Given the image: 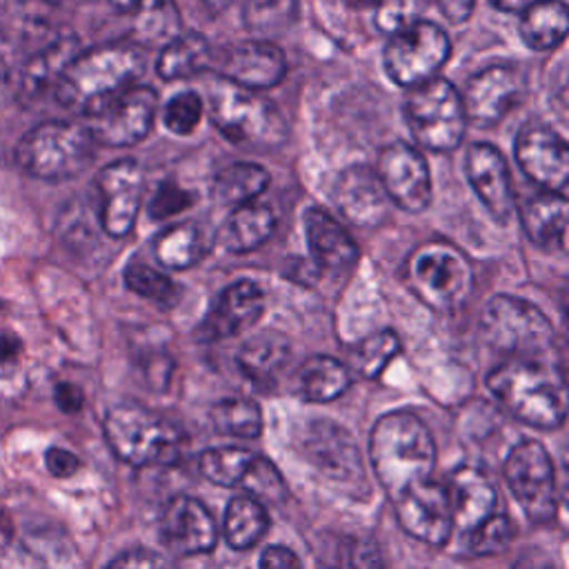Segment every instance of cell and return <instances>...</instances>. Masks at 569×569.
Segmentation results:
<instances>
[{
  "label": "cell",
  "mask_w": 569,
  "mask_h": 569,
  "mask_svg": "<svg viewBox=\"0 0 569 569\" xmlns=\"http://www.w3.org/2000/svg\"><path fill=\"white\" fill-rule=\"evenodd\" d=\"M465 176L493 220L505 224L513 213L511 173L505 156L489 142H473L465 151Z\"/></svg>",
  "instance_id": "20"
},
{
  "label": "cell",
  "mask_w": 569,
  "mask_h": 569,
  "mask_svg": "<svg viewBox=\"0 0 569 569\" xmlns=\"http://www.w3.org/2000/svg\"><path fill=\"white\" fill-rule=\"evenodd\" d=\"M56 405L64 411V413H76L82 409L84 405V396L80 391V387L71 385V382H60L56 387Z\"/></svg>",
  "instance_id": "53"
},
{
  "label": "cell",
  "mask_w": 569,
  "mask_h": 569,
  "mask_svg": "<svg viewBox=\"0 0 569 569\" xmlns=\"http://www.w3.org/2000/svg\"><path fill=\"white\" fill-rule=\"evenodd\" d=\"M107 569H176L164 556L149 549H129L116 556Z\"/></svg>",
  "instance_id": "46"
},
{
  "label": "cell",
  "mask_w": 569,
  "mask_h": 569,
  "mask_svg": "<svg viewBox=\"0 0 569 569\" xmlns=\"http://www.w3.org/2000/svg\"><path fill=\"white\" fill-rule=\"evenodd\" d=\"M191 200H193V196L187 189H182L173 182H162L149 202V216L153 220H167V218L180 213L182 209H187L191 204Z\"/></svg>",
  "instance_id": "45"
},
{
  "label": "cell",
  "mask_w": 569,
  "mask_h": 569,
  "mask_svg": "<svg viewBox=\"0 0 569 569\" xmlns=\"http://www.w3.org/2000/svg\"><path fill=\"white\" fill-rule=\"evenodd\" d=\"M291 347L280 333H260L242 345L238 351V367L247 380L267 389L289 362Z\"/></svg>",
  "instance_id": "29"
},
{
  "label": "cell",
  "mask_w": 569,
  "mask_h": 569,
  "mask_svg": "<svg viewBox=\"0 0 569 569\" xmlns=\"http://www.w3.org/2000/svg\"><path fill=\"white\" fill-rule=\"evenodd\" d=\"M209 118L220 136L238 147L273 151L287 140L284 118L269 98L222 78L209 84Z\"/></svg>",
  "instance_id": "4"
},
{
  "label": "cell",
  "mask_w": 569,
  "mask_h": 569,
  "mask_svg": "<svg viewBox=\"0 0 569 569\" xmlns=\"http://www.w3.org/2000/svg\"><path fill=\"white\" fill-rule=\"evenodd\" d=\"M362 2H373V0H362Z\"/></svg>",
  "instance_id": "58"
},
{
  "label": "cell",
  "mask_w": 569,
  "mask_h": 569,
  "mask_svg": "<svg viewBox=\"0 0 569 569\" xmlns=\"http://www.w3.org/2000/svg\"><path fill=\"white\" fill-rule=\"evenodd\" d=\"M373 22L378 31L393 36L418 20V0H373Z\"/></svg>",
  "instance_id": "44"
},
{
  "label": "cell",
  "mask_w": 569,
  "mask_h": 569,
  "mask_svg": "<svg viewBox=\"0 0 569 569\" xmlns=\"http://www.w3.org/2000/svg\"><path fill=\"white\" fill-rule=\"evenodd\" d=\"M160 540L178 556L209 553L218 542L211 511L191 496L171 498L160 516Z\"/></svg>",
  "instance_id": "21"
},
{
  "label": "cell",
  "mask_w": 569,
  "mask_h": 569,
  "mask_svg": "<svg viewBox=\"0 0 569 569\" xmlns=\"http://www.w3.org/2000/svg\"><path fill=\"white\" fill-rule=\"evenodd\" d=\"M349 569H385V558L378 542L371 538L351 540Z\"/></svg>",
  "instance_id": "47"
},
{
  "label": "cell",
  "mask_w": 569,
  "mask_h": 569,
  "mask_svg": "<svg viewBox=\"0 0 569 569\" xmlns=\"http://www.w3.org/2000/svg\"><path fill=\"white\" fill-rule=\"evenodd\" d=\"M22 353V342L11 331H0V376H9Z\"/></svg>",
  "instance_id": "50"
},
{
  "label": "cell",
  "mask_w": 569,
  "mask_h": 569,
  "mask_svg": "<svg viewBox=\"0 0 569 569\" xmlns=\"http://www.w3.org/2000/svg\"><path fill=\"white\" fill-rule=\"evenodd\" d=\"M505 480L531 522L553 520L558 507L556 473L547 449L538 440H525L509 451Z\"/></svg>",
  "instance_id": "11"
},
{
  "label": "cell",
  "mask_w": 569,
  "mask_h": 569,
  "mask_svg": "<svg viewBox=\"0 0 569 569\" xmlns=\"http://www.w3.org/2000/svg\"><path fill=\"white\" fill-rule=\"evenodd\" d=\"M269 527L267 509L251 496L231 498L224 511V538L236 551L251 549Z\"/></svg>",
  "instance_id": "35"
},
{
  "label": "cell",
  "mask_w": 569,
  "mask_h": 569,
  "mask_svg": "<svg viewBox=\"0 0 569 569\" xmlns=\"http://www.w3.org/2000/svg\"><path fill=\"white\" fill-rule=\"evenodd\" d=\"M405 122L413 140L433 153H449L460 147L467 118L460 91L445 78H431L411 87L405 98Z\"/></svg>",
  "instance_id": "9"
},
{
  "label": "cell",
  "mask_w": 569,
  "mask_h": 569,
  "mask_svg": "<svg viewBox=\"0 0 569 569\" xmlns=\"http://www.w3.org/2000/svg\"><path fill=\"white\" fill-rule=\"evenodd\" d=\"M207 251H209V238L204 229L193 220L164 229L153 244L156 260L162 267L176 269V271L193 267L204 258Z\"/></svg>",
  "instance_id": "31"
},
{
  "label": "cell",
  "mask_w": 569,
  "mask_h": 569,
  "mask_svg": "<svg viewBox=\"0 0 569 569\" xmlns=\"http://www.w3.org/2000/svg\"><path fill=\"white\" fill-rule=\"evenodd\" d=\"M449 36L436 22L416 20L402 31L389 36L382 64L398 87L411 89L436 78L449 60Z\"/></svg>",
  "instance_id": "10"
},
{
  "label": "cell",
  "mask_w": 569,
  "mask_h": 569,
  "mask_svg": "<svg viewBox=\"0 0 569 569\" xmlns=\"http://www.w3.org/2000/svg\"><path fill=\"white\" fill-rule=\"evenodd\" d=\"M9 538H11V522L4 513H0V549L7 547Z\"/></svg>",
  "instance_id": "55"
},
{
  "label": "cell",
  "mask_w": 569,
  "mask_h": 569,
  "mask_svg": "<svg viewBox=\"0 0 569 569\" xmlns=\"http://www.w3.org/2000/svg\"><path fill=\"white\" fill-rule=\"evenodd\" d=\"M269 184V173L264 167L256 162H233L220 169L213 178L211 196L220 207H240L247 202H256L260 193H264Z\"/></svg>",
  "instance_id": "33"
},
{
  "label": "cell",
  "mask_w": 569,
  "mask_h": 569,
  "mask_svg": "<svg viewBox=\"0 0 569 569\" xmlns=\"http://www.w3.org/2000/svg\"><path fill=\"white\" fill-rule=\"evenodd\" d=\"M44 465H47L49 473L56 478H71L80 469L78 456H73L71 451H67L62 447H49L44 453Z\"/></svg>",
  "instance_id": "48"
},
{
  "label": "cell",
  "mask_w": 569,
  "mask_h": 569,
  "mask_svg": "<svg viewBox=\"0 0 569 569\" xmlns=\"http://www.w3.org/2000/svg\"><path fill=\"white\" fill-rule=\"evenodd\" d=\"M124 284L129 291H133L142 298H149L158 305H167L176 298V284L171 282V278L144 262H138V260L127 264Z\"/></svg>",
  "instance_id": "40"
},
{
  "label": "cell",
  "mask_w": 569,
  "mask_h": 569,
  "mask_svg": "<svg viewBox=\"0 0 569 569\" xmlns=\"http://www.w3.org/2000/svg\"><path fill=\"white\" fill-rule=\"evenodd\" d=\"M487 389L516 420L556 429L567 418V385L551 360L505 358L487 373Z\"/></svg>",
  "instance_id": "1"
},
{
  "label": "cell",
  "mask_w": 569,
  "mask_h": 569,
  "mask_svg": "<svg viewBox=\"0 0 569 569\" xmlns=\"http://www.w3.org/2000/svg\"><path fill=\"white\" fill-rule=\"evenodd\" d=\"M525 76L518 67L496 62L473 73L460 91L467 122L480 129L496 127L522 98Z\"/></svg>",
  "instance_id": "14"
},
{
  "label": "cell",
  "mask_w": 569,
  "mask_h": 569,
  "mask_svg": "<svg viewBox=\"0 0 569 569\" xmlns=\"http://www.w3.org/2000/svg\"><path fill=\"white\" fill-rule=\"evenodd\" d=\"M453 502V531L467 540L480 525H485L502 509V498L493 480L478 467L460 465L445 480Z\"/></svg>",
  "instance_id": "22"
},
{
  "label": "cell",
  "mask_w": 569,
  "mask_h": 569,
  "mask_svg": "<svg viewBox=\"0 0 569 569\" xmlns=\"http://www.w3.org/2000/svg\"><path fill=\"white\" fill-rule=\"evenodd\" d=\"M300 18L298 0H244L242 20L258 36H278Z\"/></svg>",
  "instance_id": "38"
},
{
  "label": "cell",
  "mask_w": 569,
  "mask_h": 569,
  "mask_svg": "<svg viewBox=\"0 0 569 569\" xmlns=\"http://www.w3.org/2000/svg\"><path fill=\"white\" fill-rule=\"evenodd\" d=\"M260 569H302V565L291 549L271 545L260 553Z\"/></svg>",
  "instance_id": "49"
},
{
  "label": "cell",
  "mask_w": 569,
  "mask_h": 569,
  "mask_svg": "<svg viewBox=\"0 0 569 569\" xmlns=\"http://www.w3.org/2000/svg\"><path fill=\"white\" fill-rule=\"evenodd\" d=\"M333 204L340 216L362 229L378 227L389 216V198L376 176L367 164H351L342 169L331 189Z\"/></svg>",
  "instance_id": "24"
},
{
  "label": "cell",
  "mask_w": 569,
  "mask_h": 569,
  "mask_svg": "<svg viewBox=\"0 0 569 569\" xmlns=\"http://www.w3.org/2000/svg\"><path fill=\"white\" fill-rule=\"evenodd\" d=\"M489 4L498 11H505V13H516V11H522L525 7V0H489Z\"/></svg>",
  "instance_id": "54"
},
{
  "label": "cell",
  "mask_w": 569,
  "mask_h": 569,
  "mask_svg": "<svg viewBox=\"0 0 569 569\" xmlns=\"http://www.w3.org/2000/svg\"><path fill=\"white\" fill-rule=\"evenodd\" d=\"M516 536L513 522L509 520V516L505 511L496 513L493 518H489L485 525H480L467 540V549L476 556H493L505 551L511 540Z\"/></svg>",
  "instance_id": "41"
},
{
  "label": "cell",
  "mask_w": 569,
  "mask_h": 569,
  "mask_svg": "<svg viewBox=\"0 0 569 569\" xmlns=\"http://www.w3.org/2000/svg\"><path fill=\"white\" fill-rule=\"evenodd\" d=\"M180 33L176 0H138L133 7V36L138 44L164 47Z\"/></svg>",
  "instance_id": "34"
},
{
  "label": "cell",
  "mask_w": 569,
  "mask_h": 569,
  "mask_svg": "<svg viewBox=\"0 0 569 569\" xmlns=\"http://www.w3.org/2000/svg\"><path fill=\"white\" fill-rule=\"evenodd\" d=\"M118 11H133L138 0H109Z\"/></svg>",
  "instance_id": "56"
},
{
  "label": "cell",
  "mask_w": 569,
  "mask_h": 569,
  "mask_svg": "<svg viewBox=\"0 0 569 569\" xmlns=\"http://www.w3.org/2000/svg\"><path fill=\"white\" fill-rule=\"evenodd\" d=\"M96 189L100 196V224L111 238H124L138 218L142 193H144V171L131 160L122 158L102 167L96 176Z\"/></svg>",
  "instance_id": "17"
},
{
  "label": "cell",
  "mask_w": 569,
  "mask_h": 569,
  "mask_svg": "<svg viewBox=\"0 0 569 569\" xmlns=\"http://www.w3.org/2000/svg\"><path fill=\"white\" fill-rule=\"evenodd\" d=\"M158 113V93L133 84L102 102L87 116V129L96 144L131 147L147 138Z\"/></svg>",
  "instance_id": "12"
},
{
  "label": "cell",
  "mask_w": 569,
  "mask_h": 569,
  "mask_svg": "<svg viewBox=\"0 0 569 569\" xmlns=\"http://www.w3.org/2000/svg\"><path fill=\"white\" fill-rule=\"evenodd\" d=\"M240 487H244L249 491V496L256 498L262 505L264 502H280L287 493L278 469L273 467L271 460H267L262 456L256 458L253 467L249 469V473L244 476Z\"/></svg>",
  "instance_id": "43"
},
{
  "label": "cell",
  "mask_w": 569,
  "mask_h": 569,
  "mask_svg": "<svg viewBox=\"0 0 569 569\" xmlns=\"http://www.w3.org/2000/svg\"><path fill=\"white\" fill-rule=\"evenodd\" d=\"M513 158L522 173L547 191H562L569 180V147L560 133L542 124H527L513 142Z\"/></svg>",
  "instance_id": "19"
},
{
  "label": "cell",
  "mask_w": 569,
  "mask_h": 569,
  "mask_svg": "<svg viewBox=\"0 0 569 569\" xmlns=\"http://www.w3.org/2000/svg\"><path fill=\"white\" fill-rule=\"evenodd\" d=\"M402 278L407 289L429 309L451 313L473 291V267L469 258L447 240H427L411 249Z\"/></svg>",
  "instance_id": "5"
},
{
  "label": "cell",
  "mask_w": 569,
  "mask_h": 569,
  "mask_svg": "<svg viewBox=\"0 0 569 569\" xmlns=\"http://www.w3.org/2000/svg\"><path fill=\"white\" fill-rule=\"evenodd\" d=\"M351 385V371L331 356H311L298 369V391L307 402H331Z\"/></svg>",
  "instance_id": "32"
},
{
  "label": "cell",
  "mask_w": 569,
  "mask_h": 569,
  "mask_svg": "<svg viewBox=\"0 0 569 569\" xmlns=\"http://www.w3.org/2000/svg\"><path fill=\"white\" fill-rule=\"evenodd\" d=\"M373 171L389 202L411 213L429 207L431 173L425 156L416 147L400 140L385 144L378 153Z\"/></svg>",
  "instance_id": "15"
},
{
  "label": "cell",
  "mask_w": 569,
  "mask_h": 569,
  "mask_svg": "<svg viewBox=\"0 0 569 569\" xmlns=\"http://www.w3.org/2000/svg\"><path fill=\"white\" fill-rule=\"evenodd\" d=\"M373 473L393 500L409 487L431 478L436 467V442L425 420L398 409L380 416L369 436Z\"/></svg>",
  "instance_id": "2"
},
{
  "label": "cell",
  "mask_w": 569,
  "mask_h": 569,
  "mask_svg": "<svg viewBox=\"0 0 569 569\" xmlns=\"http://www.w3.org/2000/svg\"><path fill=\"white\" fill-rule=\"evenodd\" d=\"M511 569H558V565H556L553 556H549L545 549L533 547V549H525L516 558Z\"/></svg>",
  "instance_id": "52"
},
{
  "label": "cell",
  "mask_w": 569,
  "mask_h": 569,
  "mask_svg": "<svg viewBox=\"0 0 569 569\" xmlns=\"http://www.w3.org/2000/svg\"><path fill=\"white\" fill-rule=\"evenodd\" d=\"M102 431L116 458L133 467L173 465L184 442L176 422L138 402L111 407L104 416Z\"/></svg>",
  "instance_id": "6"
},
{
  "label": "cell",
  "mask_w": 569,
  "mask_h": 569,
  "mask_svg": "<svg viewBox=\"0 0 569 569\" xmlns=\"http://www.w3.org/2000/svg\"><path fill=\"white\" fill-rule=\"evenodd\" d=\"M527 238L540 249H560L567 231V198L562 191H538L520 204Z\"/></svg>",
  "instance_id": "26"
},
{
  "label": "cell",
  "mask_w": 569,
  "mask_h": 569,
  "mask_svg": "<svg viewBox=\"0 0 569 569\" xmlns=\"http://www.w3.org/2000/svg\"><path fill=\"white\" fill-rule=\"evenodd\" d=\"M211 69L227 82L251 91H264L284 78L287 60L280 47L267 40H247L216 51Z\"/></svg>",
  "instance_id": "18"
},
{
  "label": "cell",
  "mask_w": 569,
  "mask_h": 569,
  "mask_svg": "<svg viewBox=\"0 0 569 569\" xmlns=\"http://www.w3.org/2000/svg\"><path fill=\"white\" fill-rule=\"evenodd\" d=\"M93 138L80 122L49 120L27 131L16 147L20 169L40 180L76 178L93 160Z\"/></svg>",
  "instance_id": "8"
},
{
  "label": "cell",
  "mask_w": 569,
  "mask_h": 569,
  "mask_svg": "<svg viewBox=\"0 0 569 569\" xmlns=\"http://www.w3.org/2000/svg\"><path fill=\"white\" fill-rule=\"evenodd\" d=\"M569 29L567 4L562 0H533L522 7L518 33L533 51H549L558 47Z\"/></svg>",
  "instance_id": "28"
},
{
  "label": "cell",
  "mask_w": 569,
  "mask_h": 569,
  "mask_svg": "<svg viewBox=\"0 0 569 569\" xmlns=\"http://www.w3.org/2000/svg\"><path fill=\"white\" fill-rule=\"evenodd\" d=\"M480 338L507 358L551 360L556 333L549 318L533 302L498 293L482 309Z\"/></svg>",
  "instance_id": "7"
},
{
  "label": "cell",
  "mask_w": 569,
  "mask_h": 569,
  "mask_svg": "<svg viewBox=\"0 0 569 569\" xmlns=\"http://www.w3.org/2000/svg\"><path fill=\"white\" fill-rule=\"evenodd\" d=\"M302 222L316 269L329 276H347L358 262V247L345 224L320 207H309Z\"/></svg>",
  "instance_id": "25"
},
{
  "label": "cell",
  "mask_w": 569,
  "mask_h": 569,
  "mask_svg": "<svg viewBox=\"0 0 569 569\" xmlns=\"http://www.w3.org/2000/svg\"><path fill=\"white\" fill-rule=\"evenodd\" d=\"M391 502L405 533L431 547L449 542L453 533V502L447 482L427 478Z\"/></svg>",
  "instance_id": "13"
},
{
  "label": "cell",
  "mask_w": 569,
  "mask_h": 569,
  "mask_svg": "<svg viewBox=\"0 0 569 569\" xmlns=\"http://www.w3.org/2000/svg\"><path fill=\"white\" fill-rule=\"evenodd\" d=\"M144 71L142 51L136 44L109 42L71 58L56 82L62 107L89 116L102 102L136 84Z\"/></svg>",
  "instance_id": "3"
},
{
  "label": "cell",
  "mask_w": 569,
  "mask_h": 569,
  "mask_svg": "<svg viewBox=\"0 0 569 569\" xmlns=\"http://www.w3.org/2000/svg\"><path fill=\"white\" fill-rule=\"evenodd\" d=\"M264 311V291L253 280H236L216 298L193 338L200 342H216L240 333L256 325Z\"/></svg>",
  "instance_id": "23"
},
{
  "label": "cell",
  "mask_w": 569,
  "mask_h": 569,
  "mask_svg": "<svg viewBox=\"0 0 569 569\" xmlns=\"http://www.w3.org/2000/svg\"><path fill=\"white\" fill-rule=\"evenodd\" d=\"M49 4H67V2H80V0H44Z\"/></svg>",
  "instance_id": "57"
},
{
  "label": "cell",
  "mask_w": 569,
  "mask_h": 569,
  "mask_svg": "<svg viewBox=\"0 0 569 569\" xmlns=\"http://www.w3.org/2000/svg\"><path fill=\"white\" fill-rule=\"evenodd\" d=\"M398 351H400L398 333L393 329H380L376 333H369L356 345L353 367L362 378L373 380L398 356Z\"/></svg>",
  "instance_id": "39"
},
{
  "label": "cell",
  "mask_w": 569,
  "mask_h": 569,
  "mask_svg": "<svg viewBox=\"0 0 569 569\" xmlns=\"http://www.w3.org/2000/svg\"><path fill=\"white\" fill-rule=\"evenodd\" d=\"M209 418L222 436L251 440L262 433V411L258 402L242 396H229L213 402Z\"/></svg>",
  "instance_id": "36"
},
{
  "label": "cell",
  "mask_w": 569,
  "mask_h": 569,
  "mask_svg": "<svg viewBox=\"0 0 569 569\" xmlns=\"http://www.w3.org/2000/svg\"><path fill=\"white\" fill-rule=\"evenodd\" d=\"M276 229V216L267 204L247 202L231 209L218 231V242L231 253H247L262 247Z\"/></svg>",
  "instance_id": "27"
},
{
  "label": "cell",
  "mask_w": 569,
  "mask_h": 569,
  "mask_svg": "<svg viewBox=\"0 0 569 569\" xmlns=\"http://www.w3.org/2000/svg\"><path fill=\"white\" fill-rule=\"evenodd\" d=\"M202 116V98L196 91H180L162 107V124L176 136H189Z\"/></svg>",
  "instance_id": "42"
},
{
  "label": "cell",
  "mask_w": 569,
  "mask_h": 569,
  "mask_svg": "<svg viewBox=\"0 0 569 569\" xmlns=\"http://www.w3.org/2000/svg\"><path fill=\"white\" fill-rule=\"evenodd\" d=\"M305 458L331 482L345 489L365 485V467L353 436L331 420L309 422L302 436Z\"/></svg>",
  "instance_id": "16"
},
{
  "label": "cell",
  "mask_w": 569,
  "mask_h": 569,
  "mask_svg": "<svg viewBox=\"0 0 569 569\" xmlns=\"http://www.w3.org/2000/svg\"><path fill=\"white\" fill-rule=\"evenodd\" d=\"M476 0H436L438 11L451 22V24H462L469 20L473 13Z\"/></svg>",
  "instance_id": "51"
},
{
  "label": "cell",
  "mask_w": 569,
  "mask_h": 569,
  "mask_svg": "<svg viewBox=\"0 0 569 569\" xmlns=\"http://www.w3.org/2000/svg\"><path fill=\"white\" fill-rule=\"evenodd\" d=\"M258 453L247 447H213L198 458V471L213 485L240 487Z\"/></svg>",
  "instance_id": "37"
},
{
  "label": "cell",
  "mask_w": 569,
  "mask_h": 569,
  "mask_svg": "<svg viewBox=\"0 0 569 569\" xmlns=\"http://www.w3.org/2000/svg\"><path fill=\"white\" fill-rule=\"evenodd\" d=\"M211 44L202 33L187 31L178 33L171 42H167L158 56L156 71L162 80H184L211 69Z\"/></svg>",
  "instance_id": "30"
}]
</instances>
